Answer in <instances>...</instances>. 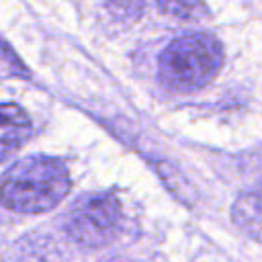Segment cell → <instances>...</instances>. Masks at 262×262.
Returning <instances> with one entry per match:
<instances>
[{
	"instance_id": "7a4b0ae2",
	"label": "cell",
	"mask_w": 262,
	"mask_h": 262,
	"mask_svg": "<svg viewBox=\"0 0 262 262\" xmlns=\"http://www.w3.org/2000/svg\"><path fill=\"white\" fill-rule=\"evenodd\" d=\"M223 63V49L209 33H188L174 39L158 59V76L172 92H194L209 84Z\"/></svg>"
},
{
	"instance_id": "6da1fadb",
	"label": "cell",
	"mask_w": 262,
	"mask_h": 262,
	"mask_svg": "<svg viewBox=\"0 0 262 262\" xmlns=\"http://www.w3.org/2000/svg\"><path fill=\"white\" fill-rule=\"evenodd\" d=\"M72 180L66 164L49 156L23 158L0 178V203L16 213H45L66 199Z\"/></svg>"
},
{
	"instance_id": "3957f363",
	"label": "cell",
	"mask_w": 262,
	"mask_h": 262,
	"mask_svg": "<svg viewBox=\"0 0 262 262\" xmlns=\"http://www.w3.org/2000/svg\"><path fill=\"white\" fill-rule=\"evenodd\" d=\"M123 209L115 194H88L76 203L68 217V233L84 248H100L115 239Z\"/></svg>"
},
{
	"instance_id": "8992f818",
	"label": "cell",
	"mask_w": 262,
	"mask_h": 262,
	"mask_svg": "<svg viewBox=\"0 0 262 262\" xmlns=\"http://www.w3.org/2000/svg\"><path fill=\"white\" fill-rule=\"evenodd\" d=\"M156 4L162 12L180 20H199L207 12L203 0H156Z\"/></svg>"
},
{
	"instance_id": "52a82bcc",
	"label": "cell",
	"mask_w": 262,
	"mask_h": 262,
	"mask_svg": "<svg viewBox=\"0 0 262 262\" xmlns=\"http://www.w3.org/2000/svg\"><path fill=\"white\" fill-rule=\"evenodd\" d=\"M147 0H106V6L108 10L119 16V18H131V16H137L143 6H145Z\"/></svg>"
},
{
	"instance_id": "5b68a950",
	"label": "cell",
	"mask_w": 262,
	"mask_h": 262,
	"mask_svg": "<svg viewBox=\"0 0 262 262\" xmlns=\"http://www.w3.org/2000/svg\"><path fill=\"white\" fill-rule=\"evenodd\" d=\"M233 221L252 237L262 239V194H244L231 209Z\"/></svg>"
},
{
	"instance_id": "277c9868",
	"label": "cell",
	"mask_w": 262,
	"mask_h": 262,
	"mask_svg": "<svg viewBox=\"0 0 262 262\" xmlns=\"http://www.w3.org/2000/svg\"><path fill=\"white\" fill-rule=\"evenodd\" d=\"M31 135L29 115L10 102L0 104V162L12 156Z\"/></svg>"
}]
</instances>
